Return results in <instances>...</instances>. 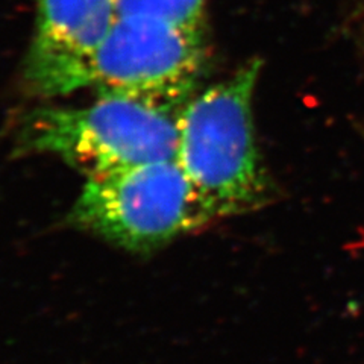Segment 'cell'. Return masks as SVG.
Wrapping results in <instances>:
<instances>
[{"instance_id":"obj_1","label":"cell","mask_w":364,"mask_h":364,"mask_svg":"<svg viewBox=\"0 0 364 364\" xmlns=\"http://www.w3.org/2000/svg\"><path fill=\"white\" fill-rule=\"evenodd\" d=\"M261 61L188 99L178 112L176 163L207 225L263 207L269 179L259 155L252 102Z\"/></svg>"},{"instance_id":"obj_2","label":"cell","mask_w":364,"mask_h":364,"mask_svg":"<svg viewBox=\"0 0 364 364\" xmlns=\"http://www.w3.org/2000/svg\"><path fill=\"white\" fill-rule=\"evenodd\" d=\"M176 108L117 93H100L82 107L38 104L13 123L20 155H52L90 178L172 159Z\"/></svg>"},{"instance_id":"obj_3","label":"cell","mask_w":364,"mask_h":364,"mask_svg":"<svg viewBox=\"0 0 364 364\" xmlns=\"http://www.w3.org/2000/svg\"><path fill=\"white\" fill-rule=\"evenodd\" d=\"M67 220L135 254L208 226L175 158L87 179Z\"/></svg>"},{"instance_id":"obj_4","label":"cell","mask_w":364,"mask_h":364,"mask_svg":"<svg viewBox=\"0 0 364 364\" xmlns=\"http://www.w3.org/2000/svg\"><path fill=\"white\" fill-rule=\"evenodd\" d=\"M205 63V31L149 16H117L87 65L82 88L182 108Z\"/></svg>"},{"instance_id":"obj_5","label":"cell","mask_w":364,"mask_h":364,"mask_svg":"<svg viewBox=\"0 0 364 364\" xmlns=\"http://www.w3.org/2000/svg\"><path fill=\"white\" fill-rule=\"evenodd\" d=\"M117 18V0H37L23 87L41 99L82 88L90 60Z\"/></svg>"},{"instance_id":"obj_6","label":"cell","mask_w":364,"mask_h":364,"mask_svg":"<svg viewBox=\"0 0 364 364\" xmlns=\"http://www.w3.org/2000/svg\"><path fill=\"white\" fill-rule=\"evenodd\" d=\"M207 0H117V16H149L205 31Z\"/></svg>"}]
</instances>
